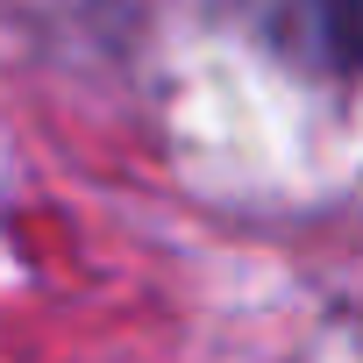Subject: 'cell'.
<instances>
[{"instance_id":"1","label":"cell","mask_w":363,"mask_h":363,"mask_svg":"<svg viewBox=\"0 0 363 363\" xmlns=\"http://www.w3.org/2000/svg\"><path fill=\"white\" fill-rule=\"evenodd\" d=\"M242 8H250L285 50H299L306 65L342 72L349 50H356V0H242Z\"/></svg>"}]
</instances>
